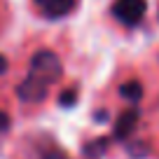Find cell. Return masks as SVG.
Listing matches in <instances>:
<instances>
[{
  "label": "cell",
  "instance_id": "8fae6325",
  "mask_svg": "<svg viewBox=\"0 0 159 159\" xmlns=\"http://www.w3.org/2000/svg\"><path fill=\"white\" fill-rule=\"evenodd\" d=\"M5 70H7V59H5L2 54H0V75L5 73Z\"/></svg>",
  "mask_w": 159,
  "mask_h": 159
},
{
  "label": "cell",
  "instance_id": "52a82bcc",
  "mask_svg": "<svg viewBox=\"0 0 159 159\" xmlns=\"http://www.w3.org/2000/svg\"><path fill=\"white\" fill-rule=\"evenodd\" d=\"M105 148H108V138L89 140V143L84 145V157H87V159H98L101 154L105 152Z\"/></svg>",
  "mask_w": 159,
  "mask_h": 159
},
{
  "label": "cell",
  "instance_id": "ba28073f",
  "mask_svg": "<svg viewBox=\"0 0 159 159\" xmlns=\"http://www.w3.org/2000/svg\"><path fill=\"white\" fill-rule=\"evenodd\" d=\"M75 103H77V91L75 89H68L59 96V105H63V108H73Z\"/></svg>",
  "mask_w": 159,
  "mask_h": 159
},
{
  "label": "cell",
  "instance_id": "9c48e42d",
  "mask_svg": "<svg viewBox=\"0 0 159 159\" xmlns=\"http://www.w3.org/2000/svg\"><path fill=\"white\" fill-rule=\"evenodd\" d=\"M10 124H12L10 115H7L5 110H0V134H2V131H7V129H10Z\"/></svg>",
  "mask_w": 159,
  "mask_h": 159
},
{
  "label": "cell",
  "instance_id": "3957f363",
  "mask_svg": "<svg viewBox=\"0 0 159 159\" xmlns=\"http://www.w3.org/2000/svg\"><path fill=\"white\" fill-rule=\"evenodd\" d=\"M47 89H49V87L40 84V82H35V80H30L28 75H26V80L16 87V96H19L24 103H40V101L47 98Z\"/></svg>",
  "mask_w": 159,
  "mask_h": 159
},
{
  "label": "cell",
  "instance_id": "8992f818",
  "mask_svg": "<svg viewBox=\"0 0 159 159\" xmlns=\"http://www.w3.org/2000/svg\"><path fill=\"white\" fill-rule=\"evenodd\" d=\"M119 96L131 101V103H138L143 98V84H140L138 80H129L124 84H119Z\"/></svg>",
  "mask_w": 159,
  "mask_h": 159
},
{
  "label": "cell",
  "instance_id": "6da1fadb",
  "mask_svg": "<svg viewBox=\"0 0 159 159\" xmlns=\"http://www.w3.org/2000/svg\"><path fill=\"white\" fill-rule=\"evenodd\" d=\"M61 75H63V66H61V59L49 49H40L33 54L30 59V70L28 77L40 82L45 87H52L54 82H59Z\"/></svg>",
  "mask_w": 159,
  "mask_h": 159
},
{
  "label": "cell",
  "instance_id": "7c38bea8",
  "mask_svg": "<svg viewBox=\"0 0 159 159\" xmlns=\"http://www.w3.org/2000/svg\"><path fill=\"white\" fill-rule=\"evenodd\" d=\"M94 119H101V122H105V119H108V112H105V110H103V112H96Z\"/></svg>",
  "mask_w": 159,
  "mask_h": 159
},
{
  "label": "cell",
  "instance_id": "5b68a950",
  "mask_svg": "<svg viewBox=\"0 0 159 159\" xmlns=\"http://www.w3.org/2000/svg\"><path fill=\"white\" fill-rule=\"evenodd\" d=\"M138 119H140V110L138 108H129V110H124V112L117 117V122H115V131H112V136L115 138H126V136L131 134V131L136 129V124H138Z\"/></svg>",
  "mask_w": 159,
  "mask_h": 159
},
{
  "label": "cell",
  "instance_id": "277c9868",
  "mask_svg": "<svg viewBox=\"0 0 159 159\" xmlns=\"http://www.w3.org/2000/svg\"><path fill=\"white\" fill-rule=\"evenodd\" d=\"M47 19H61L75 10V0H35Z\"/></svg>",
  "mask_w": 159,
  "mask_h": 159
},
{
  "label": "cell",
  "instance_id": "30bf717a",
  "mask_svg": "<svg viewBox=\"0 0 159 159\" xmlns=\"http://www.w3.org/2000/svg\"><path fill=\"white\" fill-rule=\"evenodd\" d=\"M42 159H68L61 150H49V152H45V157Z\"/></svg>",
  "mask_w": 159,
  "mask_h": 159
},
{
  "label": "cell",
  "instance_id": "7a4b0ae2",
  "mask_svg": "<svg viewBox=\"0 0 159 159\" xmlns=\"http://www.w3.org/2000/svg\"><path fill=\"white\" fill-rule=\"evenodd\" d=\"M148 12V0H115L112 16L124 26H138Z\"/></svg>",
  "mask_w": 159,
  "mask_h": 159
}]
</instances>
